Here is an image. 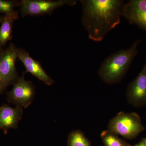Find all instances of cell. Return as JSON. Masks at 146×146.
<instances>
[{"instance_id": "obj_7", "label": "cell", "mask_w": 146, "mask_h": 146, "mask_svg": "<svg viewBox=\"0 0 146 146\" xmlns=\"http://www.w3.org/2000/svg\"><path fill=\"white\" fill-rule=\"evenodd\" d=\"M126 97L129 102L136 107L146 104V58L141 72L128 86Z\"/></svg>"}, {"instance_id": "obj_18", "label": "cell", "mask_w": 146, "mask_h": 146, "mask_svg": "<svg viewBox=\"0 0 146 146\" xmlns=\"http://www.w3.org/2000/svg\"><path fill=\"white\" fill-rule=\"evenodd\" d=\"M1 50H0V53H1Z\"/></svg>"}, {"instance_id": "obj_2", "label": "cell", "mask_w": 146, "mask_h": 146, "mask_svg": "<svg viewBox=\"0 0 146 146\" xmlns=\"http://www.w3.org/2000/svg\"><path fill=\"white\" fill-rule=\"evenodd\" d=\"M141 41L137 40L128 49L119 50L105 59L98 70L103 81L110 84L121 82L138 54V46Z\"/></svg>"}, {"instance_id": "obj_12", "label": "cell", "mask_w": 146, "mask_h": 146, "mask_svg": "<svg viewBox=\"0 0 146 146\" xmlns=\"http://www.w3.org/2000/svg\"><path fill=\"white\" fill-rule=\"evenodd\" d=\"M100 136L104 146H131L117 135L108 130L103 131Z\"/></svg>"}, {"instance_id": "obj_15", "label": "cell", "mask_w": 146, "mask_h": 146, "mask_svg": "<svg viewBox=\"0 0 146 146\" xmlns=\"http://www.w3.org/2000/svg\"><path fill=\"white\" fill-rule=\"evenodd\" d=\"M131 146H146V138H143L138 144Z\"/></svg>"}, {"instance_id": "obj_5", "label": "cell", "mask_w": 146, "mask_h": 146, "mask_svg": "<svg viewBox=\"0 0 146 146\" xmlns=\"http://www.w3.org/2000/svg\"><path fill=\"white\" fill-rule=\"evenodd\" d=\"M76 1L58 0H23L21 1V13L22 16H39L51 13L56 9L65 5H74Z\"/></svg>"}, {"instance_id": "obj_11", "label": "cell", "mask_w": 146, "mask_h": 146, "mask_svg": "<svg viewBox=\"0 0 146 146\" xmlns=\"http://www.w3.org/2000/svg\"><path fill=\"white\" fill-rule=\"evenodd\" d=\"M18 17V13L16 11L3 16L0 27V47L5 46L12 38L13 24Z\"/></svg>"}, {"instance_id": "obj_1", "label": "cell", "mask_w": 146, "mask_h": 146, "mask_svg": "<svg viewBox=\"0 0 146 146\" xmlns=\"http://www.w3.org/2000/svg\"><path fill=\"white\" fill-rule=\"evenodd\" d=\"M82 21L89 38L100 42L121 22L123 6L121 0H81Z\"/></svg>"}, {"instance_id": "obj_6", "label": "cell", "mask_w": 146, "mask_h": 146, "mask_svg": "<svg viewBox=\"0 0 146 146\" xmlns=\"http://www.w3.org/2000/svg\"><path fill=\"white\" fill-rule=\"evenodd\" d=\"M17 56L16 48L13 44L0 53V70L3 91L18 79L15 63Z\"/></svg>"}, {"instance_id": "obj_16", "label": "cell", "mask_w": 146, "mask_h": 146, "mask_svg": "<svg viewBox=\"0 0 146 146\" xmlns=\"http://www.w3.org/2000/svg\"><path fill=\"white\" fill-rule=\"evenodd\" d=\"M3 92L2 88L1 75V70H0V93H2Z\"/></svg>"}, {"instance_id": "obj_8", "label": "cell", "mask_w": 146, "mask_h": 146, "mask_svg": "<svg viewBox=\"0 0 146 146\" xmlns=\"http://www.w3.org/2000/svg\"><path fill=\"white\" fill-rule=\"evenodd\" d=\"M122 16L131 25H136L146 31V0H130L125 3Z\"/></svg>"}, {"instance_id": "obj_13", "label": "cell", "mask_w": 146, "mask_h": 146, "mask_svg": "<svg viewBox=\"0 0 146 146\" xmlns=\"http://www.w3.org/2000/svg\"><path fill=\"white\" fill-rule=\"evenodd\" d=\"M68 146H92L91 142L80 129L71 131L68 136Z\"/></svg>"}, {"instance_id": "obj_14", "label": "cell", "mask_w": 146, "mask_h": 146, "mask_svg": "<svg viewBox=\"0 0 146 146\" xmlns=\"http://www.w3.org/2000/svg\"><path fill=\"white\" fill-rule=\"evenodd\" d=\"M18 6H21V2L0 0V13L6 15L15 13L14 8Z\"/></svg>"}, {"instance_id": "obj_17", "label": "cell", "mask_w": 146, "mask_h": 146, "mask_svg": "<svg viewBox=\"0 0 146 146\" xmlns=\"http://www.w3.org/2000/svg\"><path fill=\"white\" fill-rule=\"evenodd\" d=\"M3 17L0 16V23H1L2 21Z\"/></svg>"}, {"instance_id": "obj_10", "label": "cell", "mask_w": 146, "mask_h": 146, "mask_svg": "<svg viewBox=\"0 0 146 146\" xmlns=\"http://www.w3.org/2000/svg\"><path fill=\"white\" fill-rule=\"evenodd\" d=\"M23 115V108L19 106L12 107L7 105L0 106V129L6 134L10 129H17Z\"/></svg>"}, {"instance_id": "obj_9", "label": "cell", "mask_w": 146, "mask_h": 146, "mask_svg": "<svg viewBox=\"0 0 146 146\" xmlns=\"http://www.w3.org/2000/svg\"><path fill=\"white\" fill-rule=\"evenodd\" d=\"M16 53L18 58L25 65L27 72L31 73L47 85H51L54 83L53 80L47 74L39 61L33 59L27 51L16 48Z\"/></svg>"}, {"instance_id": "obj_4", "label": "cell", "mask_w": 146, "mask_h": 146, "mask_svg": "<svg viewBox=\"0 0 146 146\" xmlns=\"http://www.w3.org/2000/svg\"><path fill=\"white\" fill-rule=\"evenodd\" d=\"M35 92L32 82L26 80L24 76L18 77L7 94L9 101L16 106L27 108L34 100Z\"/></svg>"}, {"instance_id": "obj_3", "label": "cell", "mask_w": 146, "mask_h": 146, "mask_svg": "<svg viewBox=\"0 0 146 146\" xmlns=\"http://www.w3.org/2000/svg\"><path fill=\"white\" fill-rule=\"evenodd\" d=\"M144 129L140 117L135 112H119L108 126L109 131L129 140L136 138Z\"/></svg>"}]
</instances>
